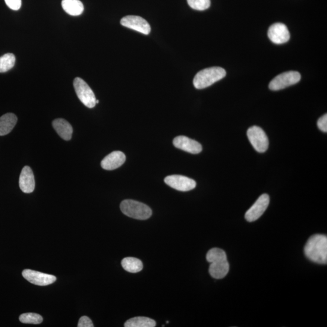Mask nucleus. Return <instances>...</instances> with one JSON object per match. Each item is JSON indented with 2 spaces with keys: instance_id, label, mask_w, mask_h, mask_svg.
I'll use <instances>...</instances> for the list:
<instances>
[{
  "instance_id": "obj_1",
  "label": "nucleus",
  "mask_w": 327,
  "mask_h": 327,
  "mask_svg": "<svg viewBox=\"0 0 327 327\" xmlns=\"http://www.w3.org/2000/svg\"><path fill=\"white\" fill-rule=\"evenodd\" d=\"M306 256L314 263L320 265L327 263V237L314 235L308 239L304 248Z\"/></svg>"
},
{
  "instance_id": "obj_2",
  "label": "nucleus",
  "mask_w": 327,
  "mask_h": 327,
  "mask_svg": "<svg viewBox=\"0 0 327 327\" xmlns=\"http://www.w3.org/2000/svg\"><path fill=\"white\" fill-rule=\"evenodd\" d=\"M226 72L220 67L205 69L199 72L193 79L194 88L203 89L214 85L216 82L226 77Z\"/></svg>"
},
{
  "instance_id": "obj_3",
  "label": "nucleus",
  "mask_w": 327,
  "mask_h": 327,
  "mask_svg": "<svg viewBox=\"0 0 327 327\" xmlns=\"http://www.w3.org/2000/svg\"><path fill=\"white\" fill-rule=\"evenodd\" d=\"M120 209L125 215L136 220H148L152 214V210L149 206L132 200L123 201Z\"/></svg>"
},
{
  "instance_id": "obj_4",
  "label": "nucleus",
  "mask_w": 327,
  "mask_h": 327,
  "mask_svg": "<svg viewBox=\"0 0 327 327\" xmlns=\"http://www.w3.org/2000/svg\"><path fill=\"white\" fill-rule=\"evenodd\" d=\"M74 86L79 100L88 108H94L96 105V98L94 92L89 86L81 78L74 80Z\"/></svg>"
},
{
  "instance_id": "obj_5",
  "label": "nucleus",
  "mask_w": 327,
  "mask_h": 327,
  "mask_svg": "<svg viewBox=\"0 0 327 327\" xmlns=\"http://www.w3.org/2000/svg\"><path fill=\"white\" fill-rule=\"evenodd\" d=\"M301 76L298 72L289 71L279 75L271 81L269 84V89L272 91H280L295 85L301 80Z\"/></svg>"
},
{
  "instance_id": "obj_6",
  "label": "nucleus",
  "mask_w": 327,
  "mask_h": 327,
  "mask_svg": "<svg viewBox=\"0 0 327 327\" xmlns=\"http://www.w3.org/2000/svg\"><path fill=\"white\" fill-rule=\"evenodd\" d=\"M247 137L252 146L259 153L265 152L269 148V140L265 132L257 126L248 128Z\"/></svg>"
},
{
  "instance_id": "obj_7",
  "label": "nucleus",
  "mask_w": 327,
  "mask_h": 327,
  "mask_svg": "<svg viewBox=\"0 0 327 327\" xmlns=\"http://www.w3.org/2000/svg\"><path fill=\"white\" fill-rule=\"evenodd\" d=\"M270 203V197L268 194H263L257 199L250 209L246 212L245 220L248 222H254L259 219L268 209Z\"/></svg>"
},
{
  "instance_id": "obj_8",
  "label": "nucleus",
  "mask_w": 327,
  "mask_h": 327,
  "mask_svg": "<svg viewBox=\"0 0 327 327\" xmlns=\"http://www.w3.org/2000/svg\"><path fill=\"white\" fill-rule=\"evenodd\" d=\"M166 184L177 190L187 191L196 187L197 183L193 179L182 175H171L164 179Z\"/></svg>"
},
{
  "instance_id": "obj_9",
  "label": "nucleus",
  "mask_w": 327,
  "mask_h": 327,
  "mask_svg": "<svg viewBox=\"0 0 327 327\" xmlns=\"http://www.w3.org/2000/svg\"><path fill=\"white\" fill-rule=\"evenodd\" d=\"M121 24L126 28L135 30L143 34L149 35L151 31V26L149 23L139 16H128L123 17Z\"/></svg>"
},
{
  "instance_id": "obj_10",
  "label": "nucleus",
  "mask_w": 327,
  "mask_h": 327,
  "mask_svg": "<svg viewBox=\"0 0 327 327\" xmlns=\"http://www.w3.org/2000/svg\"><path fill=\"white\" fill-rule=\"evenodd\" d=\"M23 277L33 284L39 286H46L52 284L56 280L55 276L44 274V273L26 269L22 273Z\"/></svg>"
},
{
  "instance_id": "obj_11",
  "label": "nucleus",
  "mask_w": 327,
  "mask_h": 327,
  "mask_svg": "<svg viewBox=\"0 0 327 327\" xmlns=\"http://www.w3.org/2000/svg\"><path fill=\"white\" fill-rule=\"evenodd\" d=\"M268 36L273 43L277 44L286 43L290 38L289 29L286 25L280 23H275L270 27Z\"/></svg>"
},
{
  "instance_id": "obj_12",
  "label": "nucleus",
  "mask_w": 327,
  "mask_h": 327,
  "mask_svg": "<svg viewBox=\"0 0 327 327\" xmlns=\"http://www.w3.org/2000/svg\"><path fill=\"white\" fill-rule=\"evenodd\" d=\"M173 143L175 148L191 154H200L203 150L202 146L199 142L185 136L176 137Z\"/></svg>"
},
{
  "instance_id": "obj_13",
  "label": "nucleus",
  "mask_w": 327,
  "mask_h": 327,
  "mask_svg": "<svg viewBox=\"0 0 327 327\" xmlns=\"http://www.w3.org/2000/svg\"><path fill=\"white\" fill-rule=\"evenodd\" d=\"M125 160L124 153L115 151L106 156L101 161V165L104 170H113L121 167L125 163Z\"/></svg>"
},
{
  "instance_id": "obj_14",
  "label": "nucleus",
  "mask_w": 327,
  "mask_h": 327,
  "mask_svg": "<svg viewBox=\"0 0 327 327\" xmlns=\"http://www.w3.org/2000/svg\"><path fill=\"white\" fill-rule=\"evenodd\" d=\"M19 185L21 190L25 193H31L34 191L35 182L34 173L31 167L25 166L20 174Z\"/></svg>"
},
{
  "instance_id": "obj_15",
  "label": "nucleus",
  "mask_w": 327,
  "mask_h": 327,
  "mask_svg": "<svg viewBox=\"0 0 327 327\" xmlns=\"http://www.w3.org/2000/svg\"><path fill=\"white\" fill-rule=\"evenodd\" d=\"M52 125L57 134L63 140H71L73 134V128L70 123L64 119H56L52 122Z\"/></svg>"
},
{
  "instance_id": "obj_16",
  "label": "nucleus",
  "mask_w": 327,
  "mask_h": 327,
  "mask_svg": "<svg viewBox=\"0 0 327 327\" xmlns=\"http://www.w3.org/2000/svg\"><path fill=\"white\" fill-rule=\"evenodd\" d=\"M229 268L227 259L215 261L211 263L209 268L210 275L212 278L220 280L226 277L229 272Z\"/></svg>"
},
{
  "instance_id": "obj_17",
  "label": "nucleus",
  "mask_w": 327,
  "mask_h": 327,
  "mask_svg": "<svg viewBox=\"0 0 327 327\" xmlns=\"http://www.w3.org/2000/svg\"><path fill=\"white\" fill-rule=\"evenodd\" d=\"M15 114L8 113L0 117V136H5L13 130L17 122Z\"/></svg>"
},
{
  "instance_id": "obj_18",
  "label": "nucleus",
  "mask_w": 327,
  "mask_h": 327,
  "mask_svg": "<svg viewBox=\"0 0 327 327\" xmlns=\"http://www.w3.org/2000/svg\"><path fill=\"white\" fill-rule=\"evenodd\" d=\"M63 10L72 16H79L84 11V6L80 0H62Z\"/></svg>"
},
{
  "instance_id": "obj_19",
  "label": "nucleus",
  "mask_w": 327,
  "mask_h": 327,
  "mask_svg": "<svg viewBox=\"0 0 327 327\" xmlns=\"http://www.w3.org/2000/svg\"><path fill=\"white\" fill-rule=\"evenodd\" d=\"M121 265L125 271L130 273L140 272L143 269L142 260L137 259L136 257H125L122 260Z\"/></svg>"
},
{
  "instance_id": "obj_20",
  "label": "nucleus",
  "mask_w": 327,
  "mask_h": 327,
  "mask_svg": "<svg viewBox=\"0 0 327 327\" xmlns=\"http://www.w3.org/2000/svg\"><path fill=\"white\" fill-rule=\"evenodd\" d=\"M156 322L154 319L146 317H136L126 321L125 327H154Z\"/></svg>"
},
{
  "instance_id": "obj_21",
  "label": "nucleus",
  "mask_w": 327,
  "mask_h": 327,
  "mask_svg": "<svg viewBox=\"0 0 327 327\" xmlns=\"http://www.w3.org/2000/svg\"><path fill=\"white\" fill-rule=\"evenodd\" d=\"M13 53H7L0 57V73H5L13 68L16 63Z\"/></svg>"
},
{
  "instance_id": "obj_22",
  "label": "nucleus",
  "mask_w": 327,
  "mask_h": 327,
  "mask_svg": "<svg viewBox=\"0 0 327 327\" xmlns=\"http://www.w3.org/2000/svg\"><path fill=\"white\" fill-rule=\"evenodd\" d=\"M207 260L209 263L215 262V261L227 259L226 252L221 248H214L210 250L206 256Z\"/></svg>"
},
{
  "instance_id": "obj_23",
  "label": "nucleus",
  "mask_w": 327,
  "mask_h": 327,
  "mask_svg": "<svg viewBox=\"0 0 327 327\" xmlns=\"http://www.w3.org/2000/svg\"><path fill=\"white\" fill-rule=\"evenodd\" d=\"M19 319L21 322L30 324H40L43 320L41 315L34 313L22 314L20 315Z\"/></svg>"
},
{
  "instance_id": "obj_24",
  "label": "nucleus",
  "mask_w": 327,
  "mask_h": 327,
  "mask_svg": "<svg viewBox=\"0 0 327 327\" xmlns=\"http://www.w3.org/2000/svg\"><path fill=\"white\" fill-rule=\"evenodd\" d=\"M190 8L197 11H205L211 7V0H187Z\"/></svg>"
},
{
  "instance_id": "obj_25",
  "label": "nucleus",
  "mask_w": 327,
  "mask_h": 327,
  "mask_svg": "<svg viewBox=\"0 0 327 327\" xmlns=\"http://www.w3.org/2000/svg\"><path fill=\"white\" fill-rule=\"evenodd\" d=\"M9 8L14 11L19 10L22 7V0H5Z\"/></svg>"
},
{
  "instance_id": "obj_26",
  "label": "nucleus",
  "mask_w": 327,
  "mask_h": 327,
  "mask_svg": "<svg viewBox=\"0 0 327 327\" xmlns=\"http://www.w3.org/2000/svg\"><path fill=\"white\" fill-rule=\"evenodd\" d=\"M317 127L323 133H327V115L325 114L318 119Z\"/></svg>"
},
{
  "instance_id": "obj_27",
  "label": "nucleus",
  "mask_w": 327,
  "mask_h": 327,
  "mask_svg": "<svg viewBox=\"0 0 327 327\" xmlns=\"http://www.w3.org/2000/svg\"><path fill=\"white\" fill-rule=\"evenodd\" d=\"M78 326L79 327H94V324H93L92 320L88 316H83L80 318L78 324Z\"/></svg>"
},
{
  "instance_id": "obj_28",
  "label": "nucleus",
  "mask_w": 327,
  "mask_h": 327,
  "mask_svg": "<svg viewBox=\"0 0 327 327\" xmlns=\"http://www.w3.org/2000/svg\"><path fill=\"white\" fill-rule=\"evenodd\" d=\"M99 103V101L98 100H96V104Z\"/></svg>"
}]
</instances>
